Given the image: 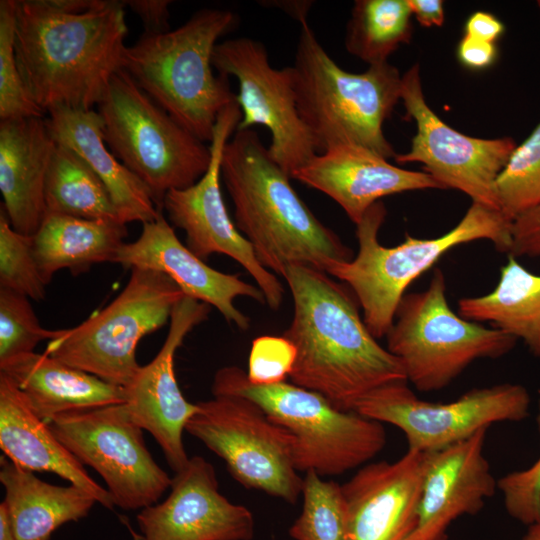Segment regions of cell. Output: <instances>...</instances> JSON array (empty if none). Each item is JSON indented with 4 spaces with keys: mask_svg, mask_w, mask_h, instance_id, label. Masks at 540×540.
Wrapping results in <instances>:
<instances>
[{
    "mask_svg": "<svg viewBox=\"0 0 540 540\" xmlns=\"http://www.w3.org/2000/svg\"><path fill=\"white\" fill-rule=\"evenodd\" d=\"M282 277L294 304L282 334L296 348L292 383L319 393L339 410L354 411L371 391L406 381L400 361L370 333L344 286L304 265L287 266Z\"/></svg>",
    "mask_w": 540,
    "mask_h": 540,
    "instance_id": "6da1fadb",
    "label": "cell"
},
{
    "mask_svg": "<svg viewBox=\"0 0 540 540\" xmlns=\"http://www.w3.org/2000/svg\"><path fill=\"white\" fill-rule=\"evenodd\" d=\"M124 2L67 13L49 0L16 1L15 54L31 99L55 107L93 110L122 68L128 27Z\"/></svg>",
    "mask_w": 540,
    "mask_h": 540,
    "instance_id": "7a4b0ae2",
    "label": "cell"
},
{
    "mask_svg": "<svg viewBox=\"0 0 540 540\" xmlns=\"http://www.w3.org/2000/svg\"><path fill=\"white\" fill-rule=\"evenodd\" d=\"M221 177L235 225L263 267L282 277L289 265L323 272L352 259V250L322 224L252 129L236 130L224 146Z\"/></svg>",
    "mask_w": 540,
    "mask_h": 540,
    "instance_id": "3957f363",
    "label": "cell"
},
{
    "mask_svg": "<svg viewBox=\"0 0 540 540\" xmlns=\"http://www.w3.org/2000/svg\"><path fill=\"white\" fill-rule=\"evenodd\" d=\"M238 21L230 10L202 9L174 30L144 33L124 50L122 68L203 142H211L219 114L236 101L228 78L214 75L212 57L218 39Z\"/></svg>",
    "mask_w": 540,
    "mask_h": 540,
    "instance_id": "277c9868",
    "label": "cell"
},
{
    "mask_svg": "<svg viewBox=\"0 0 540 540\" xmlns=\"http://www.w3.org/2000/svg\"><path fill=\"white\" fill-rule=\"evenodd\" d=\"M292 67L296 102L318 154L339 145L395 157L383 124L401 99L402 76L388 62L363 73L343 70L329 56L308 21L300 24Z\"/></svg>",
    "mask_w": 540,
    "mask_h": 540,
    "instance_id": "5b68a950",
    "label": "cell"
},
{
    "mask_svg": "<svg viewBox=\"0 0 540 540\" xmlns=\"http://www.w3.org/2000/svg\"><path fill=\"white\" fill-rule=\"evenodd\" d=\"M387 211L378 201L356 224L359 250L354 259L333 264L327 274L350 286L362 309L363 320L376 338L386 336L396 309L409 285L445 253L475 240H489L502 252L511 246V224L500 210L472 202L459 223L430 239L408 233L402 243L385 247L378 240Z\"/></svg>",
    "mask_w": 540,
    "mask_h": 540,
    "instance_id": "8992f818",
    "label": "cell"
},
{
    "mask_svg": "<svg viewBox=\"0 0 540 540\" xmlns=\"http://www.w3.org/2000/svg\"><path fill=\"white\" fill-rule=\"evenodd\" d=\"M211 391L213 396L237 395L257 403L289 431L298 472L341 475L368 463L386 445L382 423L339 410L319 393L294 383L255 385L241 368L225 366L215 373Z\"/></svg>",
    "mask_w": 540,
    "mask_h": 540,
    "instance_id": "52a82bcc",
    "label": "cell"
},
{
    "mask_svg": "<svg viewBox=\"0 0 540 540\" xmlns=\"http://www.w3.org/2000/svg\"><path fill=\"white\" fill-rule=\"evenodd\" d=\"M97 111L107 147L147 187L160 210L169 191L192 186L207 171L210 146L175 121L124 69L113 75Z\"/></svg>",
    "mask_w": 540,
    "mask_h": 540,
    "instance_id": "ba28073f",
    "label": "cell"
},
{
    "mask_svg": "<svg viewBox=\"0 0 540 540\" xmlns=\"http://www.w3.org/2000/svg\"><path fill=\"white\" fill-rule=\"evenodd\" d=\"M386 338L387 350L400 361L406 381L421 392L444 389L474 361L503 357L517 342L497 328L456 314L447 301L440 269L425 290L402 297Z\"/></svg>",
    "mask_w": 540,
    "mask_h": 540,
    "instance_id": "9c48e42d",
    "label": "cell"
},
{
    "mask_svg": "<svg viewBox=\"0 0 540 540\" xmlns=\"http://www.w3.org/2000/svg\"><path fill=\"white\" fill-rule=\"evenodd\" d=\"M182 290L162 272L133 268L121 293L81 324L63 329L44 353L108 383L127 387L140 369V340L167 323Z\"/></svg>",
    "mask_w": 540,
    "mask_h": 540,
    "instance_id": "30bf717a",
    "label": "cell"
},
{
    "mask_svg": "<svg viewBox=\"0 0 540 540\" xmlns=\"http://www.w3.org/2000/svg\"><path fill=\"white\" fill-rule=\"evenodd\" d=\"M185 431L224 460L246 488L295 504L303 478L292 459L293 437L255 402L237 395L197 403Z\"/></svg>",
    "mask_w": 540,
    "mask_h": 540,
    "instance_id": "8fae6325",
    "label": "cell"
},
{
    "mask_svg": "<svg viewBox=\"0 0 540 540\" xmlns=\"http://www.w3.org/2000/svg\"><path fill=\"white\" fill-rule=\"evenodd\" d=\"M531 397L516 383L474 388L446 402L418 398L407 381L385 384L360 399L354 411L400 429L408 449L434 452L464 441L491 425L529 416Z\"/></svg>",
    "mask_w": 540,
    "mask_h": 540,
    "instance_id": "7c38bea8",
    "label": "cell"
},
{
    "mask_svg": "<svg viewBox=\"0 0 540 540\" xmlns=\"http://www.w3.org/2000/svg\"><path fill=\"white\" fill-rule=\"evenodd\" d=\"M58 440L104 480L115 506L141 510L158 503L172 478L146 447L125 403L59 415L48 422Z\"/></svg>",
    "mask_w": 540,
    "mask_h": 540,
    "instance_id": "4fadbf2b",
    "label": "cell"
},
{
    "mask_svg": "<svg viewBox=\"0 0 540 540\" xmlns=\"http://www.w3.org/2000/svg\"><path fill=\"white\" fill-rule=\"evenodd\" d=\"M212 64L219 75L238 82L236 102L242 117L236 130L266 127L271 158L292 178L318 154L298 111L292 67H273L264 44L245 36L219 42Z\"/></svg>",
    "mask_w": 540,
    "mask_h": 540,
    "instance_id": "5bb4252c",
    "label": "cell"
},
{
    "mask_svg": "<svg viewBox=\"0 0 540 540\" xmlns=\"http://www.w3.org/2000/svg\"><path fill=\"white\" fill-rule=\"evenodd\" d=\"M401 100L417 132L410 150L396 155L395 161L420 162L443 189L459 190L472 202L500 210L496 180L516 148L515 141L467 136L442 121L425 100L417 64L402 76Z\"/></svg>",
    "mask_w": 540,
    "mask_h": 540,
    "instance_id": "9a60e30c",
    "label": "cell"
},
{
    "mask_svg": "<svg viewBox=\"0 0 540 540\" xmlns=\"http://www.w3.org/2000/svg\"><path fill=\"white\" fill-rule=\"evenodd\" d=\"M241 117L236 101L223 109L209 145L211 162L207 171L192 186L169 191L162 208L171 223L185 232L186 246L193 254L203 261L212 254L231 257L255 280L269 308L278 310L283 301L282 284L261 265L250 242L230 219L220 189L223 149Z\"/></svg>",
    "mask_w": 540,
    "mask_h": 540,
    "instance_id": "2e32d148",
    "label": "cell"
},
{
    "mask_svg": "<svg viewBox=\"0 0 540 540\" xmlns=\"http://www.w3.org/2000/svg\"><path fill=\"white\" fill-rule=\"evenodd\" d=\"M210 305L184 296L174 306L166 339L157 355L141 366L125 387L127 410L133 421L148 431L160 446L170 468L181 471L189 461L183 432L198 405L183 396L178 385L174 358L184 338L207 319Z\"/></svg>",
    "mask_w": 540,
    "mask_h": 540,
    "instance_id": "e0dca14e",
    "label": "cell"
},
{
    "mask_svg": "<svg viewBox=\"0 0 540 540\" xmlns=\"http://www.w3.org/2000/svg\"><path fill=\"white\" fill-rule=\"evenodd\" d=\"M170 488L164 501L139 510L136 520L143 540L254 538L252 512L219 492L215 469L203 457H190Z\"/></svg>",
    "mask_w": 540,
    "mask_h": 540,
    "instance_id": "ac0fdd59",
    "label": "cell"
},
{
    "mask_svg": "<svg viewBox=\"0 0 540 540\" xmlns=\"http://www.w3.org/2000/svg\"><path fill=\"white\" fill-rule=\"evenodd\" d=\"M425 453L367 463L341 490L348 540H405L416 528Z\"/></svg>",
    "mask_w": 540,
    "mask_h": 540,
    "instance_id": "d6986e66",
    "label": "cell"
},
{
    "mask_svg": "<svg viewBox=\"0 0 540 540\" xmlns=\"http://www.w3.org/2000/svg\"><path fill=\"white\" fill-rule=\"evenodd\" d=\"M488 429L434 452L425 453L415 540H446L449 526L475 515L498 490L484 455Z\"/></svg>",
    "mask_w": 540,
    "mask_h": 540,
    "instance_id": "ffe728a7",
    "label": "cell"
},
{
    "mask_svg": "<svg viewBox=\"0 0 540 540\" xmlns=\"http://www.w3.org/2000/svg\"><path fill=\"white\" fill-rule=\"evenodd\" d=\"M116 263L126 269L143 268L167 275L185 296L214 306L228 323L249 328L250 320L235 305L237 297H249L265 304L262 291L236 275L209 267L182 244L162 212L143 223L139 237L124 243Z\"/></svg>",
    "mask_w": 540,
    "mask_h": 540,
    "instance_id": "44dd1931",
    "label": "cell"
},
{
    "mask_svg": "<svg viewBox=\"0 0 540 540\" xmlns=\"http://www.w3.org/2000/svg\"><path fill=\"white\" fill-rule=\"evenodd\" d=\"M292 178L329 196L355 224L383 197L443 189L427 172L400 168L355 145H339L317 154Z\"/></svg>",
    "mask_w": 540,
    "mask_h": 540,
    "instance_id": "7402d4cb",
    "label": "cell"
},
{
    "mask_svg": "<svg viewBox=\"0 0 540 540\" xmlns=\"http://www.w3.org/2000/svg\"><path fill=\"white\" fill-rule=\"evenodd\" d=\"M45 117L0 122V191L11 226L33 236L46 216L45 181L56 148Z\"/></svg>",
    "mask_w": 540,
    "mask_h": 540,
    "instance_id": "603a6c76",
    "label": "cell"
},
{
    "mask_svg": "<svg viewBox=\"0 0 540 540\" xmlns=\"http://www.w3.org/2000/svg\"><path fill=\"white\" fill-rule=\"evenodd\" d=\"M0 448L16 466L54 473L90 493L107 509L115 504L106 488L58 440L47 422L30 408L14 382L0 372Z\"/></svg>",
    "mask_w": 540,
    "mask_h": 540,
    "instance_id": "cb8c5ba5",
    "label": "cell"
},
{
    "mask_svg": "<svg viewBox=\"0 0 540 540\" xmlns=\"http://www.w3.org/2000/svg\"><path fill=\"white\" fill-rule=\"evenodd\" d=\"M45 116L57 144L75 151L107 188L122 223H146L160 210L147 187L109 150L103 136V120L96 110L55 107Z\"/></svg>",
    "mask_w": 540,
    "mask_h": 540,
    "instance_id": "d4e9b609",
    "label": "cell"
},
{
    "mask_svg": "<svg viewBox=\"0 0 540 540\" xmlns=\"http://www.w3.org/2000/svg\"><path fill=\"white\" fill-rule=\"evenodd\" d=\"M43 421L74 411L122 404L125 388L71 367L46 353H26L0 363Z\"/></svg>",
    "mask_w": 540,
    "mask_h": 540,
    "instance_id": "484cf974",
    "label": "cell"
},
{
    "mask_svg": "<svg viewBox=\"0 0 540 540\" xmlns=\"http://www.w3.org/2000/svg\"><path fill=\"white\" fill-rule=\"evenodd\" d=\"M0 463L4 502L18 540H50L58 528L85 518L97 503L82 488L49 484L5 455Z\"/></svg>",
    "mask_w": 540,
    "mask_h": 540,
    "instance_id": "4316f807",
    "label": "cell"
},
{
    "mask_svg": "<svg viewBox=\"0 0 540 540\" xmlns=\"http://www.w3.org/2000/svg\"><path fill=\"white\" fill-rule=\"evenodd\" d=\"M126 235V225L120 222L47 214L32 236L33 249L48 284L63 269L78 275L95 264L116 263Z\"/></svg>",
    "mask_w": 540,
    "mask_h": 540,
    "instance_id": "83f0119b",
    "label": "cell"
},
{
    "mask_svg": "<svg viewBox=\"0 0 540 540\" xmlns=\"http://www.w3.org/2000/svg\"><path fill=\"white\" fill-rule=\"evenodd\" d=\"M458 313L473 322H488L525 344L540 358V274H535L509 255L496 287L488 294L465 297Z\"/></svg>",
    "mask_w": 540,
    "mask_h": 540,
    "instance_id": "f1b7e54d",
    "label": "cell"
},
{
    "mask_svg": "<svg viewBox=\"0 0 540 540\" xmlns=\"http://www.w3.org/2000/svg\"><path fill=\"white\" fill-rule=\"evenodd\" d=\"M44 195L46 215L122 223L103 182L75 151L65 145H56L46 175Z\"/></svg>",
    "mask_w": 540,
    "mask_h": 540,
    "instance_id": "f546056e",
    "label": "cell"
},
{
    "mask_svg": "<svg viewBox=\"0 0 540 540\" xmlns=\"http://www.w3.org/2000/svg\"><path fill=\"white\" fill-rule=\"evenodd\" d=\"M412 11L408 0H357L345 36L348 53L369 66L388 57L412 36Z\"/></svg>",
    "mask_w": 540,
    "mask_h": 540,
    "instance_id": "4dcf8cb0",
    "label": "cell"
},
{
    "mask_svg": "<svg viewBox=\"0 0 540 540\" xmlns=\"http://www.w3.org/2000/svg\"><path fill=\"white\" fill-rule=\"evenodd\" d=\"M314 471L303 477V505L289 529L294 540H348L341 485L323 480Z\"/></svg>",
    "mask_w": 540,
    "mask_h": 540,
    "instance_id": "1f68e13d",
    "label": "cell"
},
{
    "mask_svg": "<svg viewBox=\"0 0 540 540\" xmlns=\"http://www.w3.org/2000/svg\"><path fill=\"white\" fill-rule=\"evenodd\" d=\"M496 195L510 221L540 204V122L512 152L496 180Z\"/></svg>",
    "mask_w": 540,
    "mask_h": 540,
    "instance_id": "d6a6232c",
    "label": "cell"
},
{
    "mask_svg": "<svg viewBox=\"0 0 540 540\" xmlns=\"http://www.w3.org/2000/svg\"><path fill=\"white\" fill-rule=\"evenodd\" d=\"M47 283L37 264L33 237L16 231L1 208L0 212V288L42 301Z\"/></svg>",
    "mask_w": 540,
    "mask_h": 540,
    "instance_id": "836d02e7",
    "label": "cell"
},
{
    "mask_svg": "<svg viewBox=\"0 0 540 540\" xmlns=\"http://www.w3.org/2000/svg\"><path fill=\"white\" fill-rule=\"evenodd\" d=\"M16 0L0 1V119L45 117L24 86L15 54Z\"/></svg>",
    "mask_w": 540,
    "mask_h": 540,
    "instance_id": "e575fe53",
    "label": "cell"
},
{
    "mask_svg": "<svg viewBox=\"0 0 540 540\" xmlns=\"http://www.w3.org/2000/svg\"><path fill=\"white\" fill-rule=\"evenodd\" d=\"M62 333L41 326L28 297L0 288V363L34 352L40 342Z\"/></svg>",
    "mask_w": 540,
    "mask_h": 540,
    "instance_id": "d590c367",
    "label": "cell"
},
{
    "mask_svg": "<svg viewBox=\"0 0 540 540\" xmlns=\"http://www.w3.org/2000/svg\"><path fill=\"white\" fill-rule=\"evenodd\" d=\"M536 423L540 437V398ZM498 490L510 517L526 526L540 521V454L527 468L500 477Z\"/></svg>",
    "mask_w": 540,
    "mask_h": 540,
    "instance_id": "8d00e7d4",
    "label": "cell"
},
{
    "mask_svg": "<svg viewBox=\"0 0 540 540\" xmlns=\"http://www.w3.org/2000/svg\"><path fill=\"white\" fill-rule=\"evenodd\" d=\"M296 360V348L287 338L264 335L252 341L246 372L255 385L285 382Z\"/></svg>",
    "mask_w": 540,
    "mask_h": 540,
    "instance_id": "74e56055",
    "label": "cell"
},
{
    "mask_svg": "<svg viewBox=\"0 0 540 540\" xmlns=\"http://www.w3.org/2000/svg\"><path fill=\"white\" fill-rule=\"evenodd\" d=\"M508 253L516 258L540 255V204L513 219Z\"/></svg>",
    "mask_w": 540,
    "mask_h": 540,
    "instance_id": "f35d334b",
    "label": "cell"
},
{
    "mask_svg": "<svg viewBox=\"0 0 540 540\" xmlns=\"http://www.w3.org/2000/svg\"><path fill=\"white\" fill-rule=\"evenodd\" d=\"M497 47L490 43L464 35L457 46V58L466 68L481 70L490 67L496 60Z\"/></svg>",
    "mask_w": 540,
    "mask_h": 540,
    "instance_id": "ab89813d",
    "label": "cell"
},
{
    "mask_svg": "<svg viewBox=\"0 0 540 540\" xmlns=\"http://www.w3.org/2000/svg\"><path fill=\"white\" fill-rule=\"evenodd\" d=\"M169 0H130L124 1L142 20L144 33H163L169 30Z\"/></svg>",
    "mask_w": 540,
    "mask_h": 540,
    "instance_id": "60d3db41",
    "label": "cell"
},
{
    "mask_svg": "<svg viewBox=\"0 0 540 540\" xmlns=\"http://www.w3.org/2000/svg\"><path fill=\"white\" fill-rule=\"evenodd\" d=\"M504 32L503 23L493 14L477 11L465 23V34L475 39L495 43Z\"/></svg>",
    "mask_w": 540,
    "mask_h": 540,
    "instance_id": "b9f144b4",
    "label": "cell"
},
{
    "mask_svg": "<svg viewBox=\"0 0 540 540\" xmlns=\"http://www.w3.org/2000/svg\"><path fill=\"white\" fill-rule=\"evenodd\" d=\"M412 15L425 27L441 26L444 8L441 0H408Z\"/></svg>",
    "mask_w": 540,
    "mask_h": 540,
    "instance_id": "7bdbcfd3",
    "label": "cell"
},
{
    "mask_svg": "<svg viewBox=\"0 0 540 540\" xmlns=\"http://www.w3.org/2000/svg\"><path fill=\"white\" fill-rule=\"evenodd\" d=\"M49 2L58 10L83 14L103 8L108 4L109 0H49Z\"/></svg>",
    "mask_w": 540,
    "mask_h": 540,
    "instance_id": "ee69618b",
    "label": "cell"
},
{
    "mask_svg": "<svg viewBox=\"0 0 540 540\" xmlns=\"http://www.w3.org/2000/svg\"><path fill=\"white\" fill-rule=\"evenodd\" d=\"M311 3L310 1H270L268 2V6H275L282 9L301 24L308 21L307 16L312 5Z\"/></svg>",
    "mask_w": 540,
    "mask_h": 540,
    "instance_id": "f6af8a7d",
    "label": "cell"
},
{
    "mask_svg": "<svg viewBox=\"0 0 540 540\" xmlns=\"http://www.w3.org/2000/svg\"><path fill=\"white\" fill-rule=\"evenodd\" d=\"M0 540H18L4 501L0 503Z\"/></svg>",
    "mask_w": 540,
    "mask_h": 540,
    "instance_id": "bcb514c9",
    "label": "cell"
},
{
    "mask_svg": "<svg viewBox=\"0 0 540 540\" xmlns=\"http://www.w3.org/2000/svg\"><path fill=\"white\" fill-rule=\"evenodd\" d=\"M520 540H540V521L528 525Z\"/></svg>",
    "mask_w": 540,
    "mask_h": 540,
    "instance_id": "7dc6e473",
    "label": "cell"
},
{
    "mask_svg": "<svg viewBox=\"0 0 540 540\" xmlns=\"http://www.w3.org/2000/svg\"><path fill=\"white\" fill-rule=\"evenodd\" d=\"M411 534L405 540H414Z\"/></svg>",
    "mask_w": 540,
    "mask_h": 540,
    "instance_id": "c3c4849f",
    "label": "cell"
},
{
    "mask_svg": "<svg viewBox=\"0 0 540 540\" xmlns=\"http://www.w3.org/2000/svg\"><path fill=\"white\" fill-rule=\"evenodd\" d=\"M537 5H538V7H539V10H540V0H539V1H537Z\"/></svg>",
    "mask_w": 540,
    "mask_h": 540,
    "instance_id": "681fc988",
    "label": "cell"
}]
</instances>
